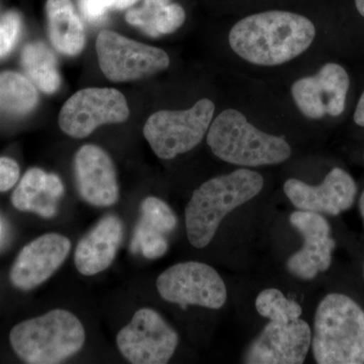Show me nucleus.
Here are the masks:
<instances>
[{
	"label": "nucleus",
	"instance_id": "24",
	"mask_svg": "<svg viewBox=\"0 0 364 364\" xmlns=\"http://www.w3.org/2000/svg\"><path fill=\"white\" fill-rule=\"evenodd\" d=\"M291 95L299 112L308 119H320L327 114L324 97L316 75L296 80L291 86Z\"/></svg>",
	"mask_w": 364,
	"mask_h": 364
},
{
	"label": "nucleus",
	"instance_id": "7",
	"mask_svg": "<svg viewBox=\"0 0 364 364\" xmlns=\"http://www.w3.org/2000/svg\"><path fill=\"white\" fill-rule=\"evenodd\" d=\"M158 293L164 301L183 306L219 310L226 303L227 287L217 270L198 261L177 263L158 277Z\"/></svg>",
	"mask_w": 364,
	"mask_h": 364
},
{
	"label": "nucleus",
	"instance_id": "19",
	"mask_svg": "<svg viewBox=\"0 0 364 364\" xmlns=\"http://www.w3.org/2000/svg\"><path fill=\"white\" fill-rule=\"evenodd\" d=\"M126 20L150 37L156 38L178 30L186 21V11L172 0H144L142 6L128 11Z\"/></svg>",
	"mask_w": 364,
	"mask_h": 364
},
{
	"label": "nucleus",
	"instance_id": "27",
	"mask_svg": "<svg viewBox=\"0 0 364 364\" xmlns=\"http://www.w3.org/2000/svg\"><path fill=\"white\" fill-rule=\"evenodd\" d=\"M138 0H79V9L86 21L97 23L111 9H126Z\"/></svg>",
	"mask_w": 364,
	"mask_h": 364
},
{
	"label": "nucleus",
	"instance_id": "3",
	"mask_svg": "<svg viewBox=\"0 0 364 364\" xmlns=\"http://www.w3.org/2000/svg\"><path fill=\"white\" fill-rule=\"evenodd\" d=\"M311 347L318 364H363V309L345 294H327L316 310Z\"/></svg>",
	"mask_w": 364,
	"mask_h": 364
},
{
	"label": "nucleus",
	"instance_id": "13",
	"mask_svg": "<svg viewBox=\"0 0 364 364\" xmlns=\"http://www.w3.org/2000/svg\"><path fill=\"white\" fill-rule=\"evenodd\" d=\"M284 193L294 207L306 212L337 215L355 202L358 186L345 170L332 169L320 186H310L299 179H287Z\"/></svg>",
	"mask_w": 364,
	"mask_h": 364
},
{
	"label": "nucleus",
	"instance_id": "10",
	"mask_svg": "<svg viewBox=\"0 0 364 364\" xmlns=\"http://www.w3.org/2000/svg\"><path fill=\"white\" fill-rule=\"evenodd\" d=\"M126 98L112 88H86L72 95L62 107L59 126L76 139L90 136L102 124L122 123L129 117Z\"/></svg>",
	"mask_w": 364,
	"mask_h": 364
},
{
	"label": "nucleus",
	"instance_id": "18",
	"mask_svg": "<svg viewBox=\"0 0 364 364\" xmlns=\"http://www.w3.org/2000/svg\"><path fill=\"white\" fill-rule=\"evenodd\" d=\"M46 13L53 46L68 56L80 53L85 44V28L71 0H48Z\"/></svg>",
	"mask_w": 364,
	"mask_h": 364
},
{
	"label": "nucleus",
	"instance_id": "28",
	"mask_svg": "<svg viewBox=\"0 0 364 364\" xmlns=\"http://www.w3.org/2000/svg\"><path fill=\"white\" fill-rule=\"evenodd\" d=\"M21 28V16L16 11H9L0 20V58L11 52L18 39Z\"/></svg>",
	"mask_w": 364,
	"mask_h": 364
},
{
	"label": "nucleus",
	"instance_id": "4",
	"mask_svg": "<svg viewBox=\"0 0 364 364\" xmlns=\"http://www.w3.org/2000/svg\"><path fill=\"white\" fill-rule=\"evenodd\" d=\"M207 142L219 159L239 166L280 164L291 155L286 139L258 130L233 109L215 117L208 129Z\"/></svg>",
	"mask_w": 364,
	"mask_h": 364
},
{
	"label": "nucleus",
	"instance_id": "12",
	"mask_svg": "<svg viewBox=\"0 0 364 364\" xmlns=\"http://www.w3.org/2000/svg\"><path fill=\"white\" fill-rule=\"evenodd\" d=\"M289 222L303 236L304 245L289 258L287 269L299 279H314L331 267L332 253L336 247L331 226L322 215L301 210L291 215Z\"/></svg>",
	"mask_w": 364,
	"mask_h": 364
},
{
	"label": "nucleus",
	"instance_id": "14",
	"mask_svg": "<svg viewBox=\"0 0 364 364\" xmlns=\"http://www.w3.org/2000/svg\"><path fill=\"white\" fill-rule=\"evenodd\" d=\"M71 242L63 235L38 237L21 249L11 267L9 279L16 289L31 291L44 284L65 261Z\"/></svg>",
	"mask_w": 364,
	"mask_h": 364
},
{
	"label": "nucleus",
	"instance_id": "9",
	"mask_svg": "<svg viewBox=\"0 0 364 364\" xmlns=\"http://www.w3.org/2000/svg\"><path fill=\"white\" fill-rule=\"evenodd\" d=\"M98 63L112 81L134 80L166 69L170 59L159 48L136 42L111 31H102L97 40Z\"/></svg>",
	"mask_w": 364,
	"mask_h": 364
},
{
	"label": "nucleus",
	"instance_id": "20",
	"mask_svg": "<svg viewBox=\"0 0 364 364\" xmlns=\"http://www.w3.org/2000/svg\"><path fill=\"white\" fill-rule=\"evenodd\" d=\"M21 64L28 77L43 92L53 93L58 90L61 79L56 59L47 46L40 42L26 45L21 54Z\"/></svg>",
	"mask_w": 364,
	"mask_h": 364
},
{
	"label": "nucleus",
	"instance_id": "22",
	"mask_svg": "<svg viewBox=\"0 0 364 364\" xmlns=\"http://www.w3.org/2000/svg\"><path fill=\"white\" fill-rule=\"evenodd\" d=\"M316 77L324 97L326 114L331 117L342 114L350 85L346 70L338 64L328 63L318 70Z\"/></svg>",
	"mask_w": 364,
	"mask_h": 364
},
{
	"label": "nucleus",
	"instance_id": "2",
	"mask_svg": "<svg viewBox=\"0 0 364 364\" xmlns=\"http://www.w3.org/2000/svg\"><path fill=\"white\" fill-rule=\"evenodd\" d=\"M264 186L263 177L253 170L241 168L203 182L186 208L188 241L196 248L207 247L223 219L235 208L255 198Z\"/></svg>",
	"mask_w": 364,
	"mask_h": 364
},
{
	"label": "nucleus",
	"instance_id": "17",
	"mask_svg": "<svg viewBox=\"0 0 364 364\" xmlns=\"http://www.w3.org/2000/svg\"><path fill=\"white\" fill-rule=\"evenodd\" d=\"M64 186L58 176L40 168L26 172L11 196V203L21 212H32L50 219L57 214Z\"/></svg>",
	"mask_w": 364,
	"mask_h": 364
},
{
	"label": "nucleus",
	"instance_id": "30",
	"mask_svg": "<svg viewBox=\"0 0 364 364\" xmlns=\"http://www.w3.org/2000/svg\"><path fill=\"white\" fill-rule=\"evenodd\" d=\"M354 122L359 127L364 128V92L359 98L358 107H356L355 112H354Z\"/></svg>",
	"mask_w": 364,
	"mask_h": 364
},
{
	"label": "nucleus",
	"instance_id": "21",
	"mask_svg": "<svg viewBox=\"0 0 364 364\" xmlns=\"http://www.w3.org/2000/svg\"><path fill=\"white\" fill-rule=\"evenodd\" d=\"M38 102L35 85L16 72L0 73V112L23 114L32 111Z\"/></svg>",
	"mask_w": 364,
	"mask_h": 364
},
{
	"label": "nucleus",
	"instance_id": "26",
	"mask_svg": "<svg viewBox=\"0 0 364 364\" xmlns=\"http://www.w3.org/2000/svg\"><path fill=\"white\" fill-rule=\"evenodd\" d=\"M131 250L133 253L142 254L148 259H156L168 250V241L164 234L138 224L134 232Z\"/></svg>",
	"mask_w": 364,
	"mask_h": 364
},
{
	"label": "nucleus",
	"instance_id": "5",
	"mask_svg": "<svg viewBox=\"0 0 364 364\" xmlns=\"http://www.w3.org/2000/svg\"><path fill=\"white\" fill-rule=\"evenodd\" d=\"M85 330L74 314L50 311L14 326L9 341L16 355L30 364H56L82 349Z\"/></svg>",
	"mask_w": 364,
	"mask_h": 364
},
{
	"label": "nucleus",
	"instance_id": "32",
	"mask_svg": "<svg viewBox=\"0 0 364 364\" xmlns=\"http://www.w3.org/2000/svg\"><path fill=\"white\" fill-rule=\"evenodd\" d=\"M359 210H360L361 217H363L364 224V191L361 193L360 198H359Z\"/></svg>",
	"mask_w": 364,
	"mask_h": 364
},
{
	"label": "nucleus",
	"instance_id": "16",
	"mask_svg": "<svg viewBox=\"0 0 364 364\" xmlns=\"http://www.w3.org/2000/svg\"><path fill=\"white\" fill-rule=\"evenodd\" d=\"M123 223L117 215H105L80 239L74 253L79 273L92 277L111 267L123 238Z\"/></svg>",
	"mask_w": 364,
	"mask_h": 364
},
{
	"label": "nucleus",
	"instance_id": "29",
	"mask_svg": "<svg viewBox=\"0 0 364 364\" xmlns=\"http://www.w3.org/2000/svg\"><path fill=\"white\" fill-rule=\"evenodd\" d=\"M20 177V167L11 158L0 157V193L13 188Z\"/></svg>",
	"mask_w": 364,
	"mask_h": 364
},
{
	"label": "nucleus",
	"instance_id": "31",
	"mask_svg": "<svg viewBox=\"0 0 364 364\" xmlns=\"http://www.w3.org/2000/svg\"><path fill=\"white\" fill-rule=\"evenodd\" d=\"M355 6L358 13L364 18V0H355Z\"/></svg>",
	"mask_w": 364,
	"mask_h": 364
},
{
	"label": "nucleus",
	"instance_id": "1",
	"mask_svg": "<svg viewBox=\"0 0 364 364\" xmlns=\"http://www.w3.org/2000/svg\"><path fill=\"white\" fill-rule=\"evenodd\" d=\"M316 37L312 21L301 14L269 11L242 18L230 31L232 50L259 66H277L296 58Z\"/></svg>",
	"mask_w": 364,
	"mask_h": 364
},
{
	"label": "nucleus",
	"instance_id": "33",
	"mask_svg": "<svg viewBox=\"0 0 364 364\" xmlns=\"http://www.w3.org/2000/svg\"><path fill=\"white\" fill-rule=\"evenodd\" d=\"M0 231H1V227H0Z\"/></svg>",
	"mask_w": 364,
	"mask_h": 364
},
{
	"label": "nucleus",
	"instance_id": "6",
	"mask_svg": "<svg viewBox=\"0 0 364 364\" xmlns=\"http://www.w3.org/2000/svg\"><path fill=\"white\" fill-rule=\"evenodd\" d=\"M214 114V102L208 98L186 111L157 112L146 122L144 136L158 157L173 159L202 142Z\"/></svg>",
	"mask_w": 364,
	"mask_h": 364
},
{
	"label": "nucleus",
	"instance_id": "8",
	"mask_svg": "<svg viewBox=\"0 0 364 364\" xmlns=\"http://www.w3.org/2000/svg\"><path fill=\"white\" fill-rule=\"evenodd\" d=\"M178 341L176 330L159 313L149 308L136 311L131 322L117 336V348L133 364L167 363Z\"/></svg>",
	"mask_w": 364,
	"mask_h": 364
},
{
	"label": "nucleus",
	"instance_id": "15",
	"mask_svg": "<svg viewBox=\"0 0 364 364\" xmlns=\"http://www.w3.org/2000/svg\"><path fill=\"white\" fill-rule=\"evenodd\" d=\"M79 195L93 207L107 208L119 200V184L111 157L102 148L85 145L74 158Z\"/></svg>",
	"mask_w": 364,
	"mask_h": 364
},
{
	"label": "nucleus",
	"instance_id": "25",
	"mask_svg": "<svg viewBox=\"0 0 364 364\" xmlns=\"http://www.w3.org/2000/svg\"><path fill=\"white\" fill-rule=\"evenodd\" d=\"M139 224L166 236L176 229L177 218L166 203L155 196H149L145 198L141 205Z\"/></svg>",
	"mask_w": 364,
	"mask_h": 364
},
{
	"label": "nucleus",
	"instance_id": "23",
	"mask_svg": "<svg viewBox=\"0 0 364 364\" xmlns=\"http://www.w3.org/2000/svg\"><path fill=\"white\" fill-rule=\"evenodd\" d=\"M257 312L272 322L287 323L301 318V306L287 299L279 289H267L258 294L255 301Z\"/></svg>",
	"mask_w": 364,
	"mask_h": 364
},
{
	"label": "nucleus",
	"instance_id": "11",
	"mask_svg": "<svg viewBox=\"0 0 364 364\" xmlns=\"http://www.w3.org/2000/svg\"><path fill=\"white\" fill-rule=\"evenodd\" d=\"M312 344V329L301 318L287 323L270 321L251 342L243 356L244 363L301 364Z\"/></svg>",
	"mask_w": 364,
	"mask_h": 364
}]
</instances>
